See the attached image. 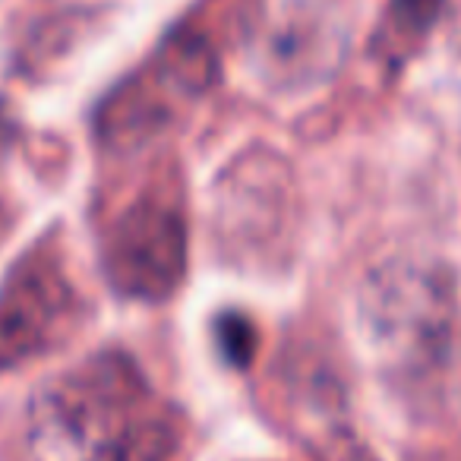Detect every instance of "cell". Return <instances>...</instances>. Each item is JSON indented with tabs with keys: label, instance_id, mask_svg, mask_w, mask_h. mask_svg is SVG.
Listing matches in <instances>:
<instances>
[{
	"label": "cell",
	"instance_id": "3",
	"mask_svg": "<svg viewBox=\"0 0 461 461\" xmlns=\"http://www.w3.org/2000/svg\"><path fill=\"white\" fill-rule=\"evenodd\" d=\"M104 272L117 294L161 303L186 276V218L167 196H140L104 238Z\"/></svg>",
	"mask_w": 461,
	"mask_h": 461
},
{
	"label": "cell",
	"instance_id": "5",
	"mask_svg": "<svg viewBox=\"0 0 461 461\" xmlns=\"http://www.w3.org/2000/svg\"><path fill=\"white\" fill-rule=\"evenodd\" d=\"M291 196L288 165L272 152H247L221 171L215 193V228L221 244L240 257H272L288 244Z\"/></svg>",
	"mask_w": 461,
	"mask_h": 461
},
{
	"label": "cell",
	"instance_id": "6",
	"mask_svg": "<svg viewBox=\"0 0 461 461\" xmlns=\"http://www.w3.org/2000/svg\"><path fill=\"white\" fill-rule=\"evenodd\" d=\"M218 335V348H221L224 360L230 366H250L253 354H257V329L250 320L238 313H224L215 326Z\"/></svg>",
	"mask_w": 461,
	"mask_h": 461
},
{
	"label": "cell",
	"instance_id": "1",
	"mask_svg": "<svg viewBox=\"0 0 461 461\" xmlns=\"http://www.w3.org/2000/svg\"><path fill=\"white\" fill-rule=\"evenodd\" d=\"M180 417L121 351L95 354L39 385L23 423V461H174Z\"/></svg>",
	"mask_w": 461,
	"mask_h": 461
},
{
	"label": "cell",
	"instance_id": "2",
	"mask_svg": "<svg viewBox=\"0 0 461 461\" xmlns=\"http://www.w3.org/2000/svg\"><path fill=\"white\" fill-rule=\"evenodd\" d=\"M360 326L370 348L404 376L446 364L458 322V285L436 259L395 257L366 276Z\"/></svg>",
	"mask_w": 461,
	"mask_h": 461
},
{
	"label": "cell",
	"instance_id": "7",
	"mask_svg": "<svg viewBox=\"0 0 461 461\" xmlns=\"http://www.w3.org/2000/svg\"><path fill=\"white\" fill-rule=\"evenodd\" d=\"M442 0H389V26L402 39H423L433 29Z\"/></svg>",
	"mask_w": 461,
	"mask_h": 461
},
{
	"label": "cell",
	"instance_id": "4",
	"mask_svg": "<svg viewBox=\"0 0 461 461\" xmlns=\"http://www.w3.org/2000/svg\"><path fill=\"white\" fill-rule=\"evenodd\" d=\"M79 294L54 250L35 247L0 285V370L54 351L79 322Z\"/></svg>",
	"mask_w": 461,
	"mask_h": 461
}]
</instances>
